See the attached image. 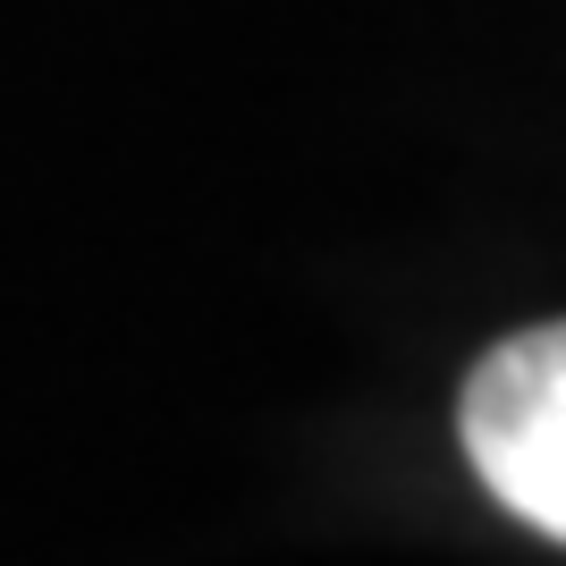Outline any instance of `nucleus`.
Here are the masks:
<instances>
[{
  "mask_svg": "<svg viewBox=\"0 0 566 566\" xmlns=\"http://www.w3.org/2000/svg\"><path fill=\"white\" fill-rule=\"evenodd\" d=\"M457 431L499 507L566 542V322L482 355L457 406Z\"/></svg>",
  "mask_w": 566,
  "mask_h": 566,
  "instance_id": "nucleus-1",
  "label": "nucleus"
}]
</instances>
